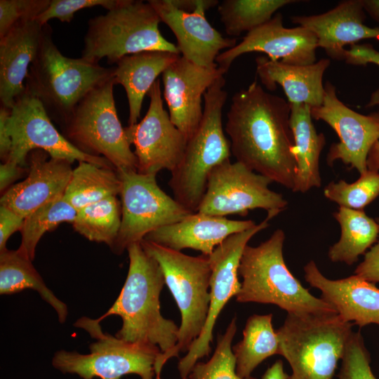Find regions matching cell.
<instances>
[{
  "mask_svg": "<svg viewBox=\"0 0 379 379\" xmlns=\"http://www.w3.org/2000/svg\"><path fill=\"white\" fill-rule=\"evenodd\" d=\"M155 379H161L160 375H155Z\"/></svg>",
  "mask_w": 379,
  "mask_h": 379,
  "instance_id": "obj_49",
  "label": "cell"
},
{
  "mask_svg": "<svg viewBox=\"0 0 379 379\" xmlns=\"http://www.w3.org/2000/svg\"><path fill=\"white\" fill-rule=\"evenodd\" d=\"M161 21L173 32L182 56L199 66H216L215 60L222 49L237 45L234 38L224 37L207 20L204 8L187 13L174 7L170 0L147 1Z\"/></svg>",
  "mask_w": 379,
  "mask_h": 379,
  "instance_id": "obj_20",
  "label": "cell"
},
{
  "mask_svg": "<svg viewBox=\"0 0 379 379\" xmlns=\"http://www.w3.org/2000/svg\"><path fill=\"white\" fill-rule=\"evenodd\" d=\"M341 360L338 379H378L372 371L370 354L359 331H353Z\"/></svg>",
  "mask_w": 379,
  "mask_h": 379,
  "instance_id": "obj_37",
  "label": "cell"
},
{
  "mask_svg": "<svg viewBox=\"0 0 379 379\" xmlns=\"http://www.w3.org/2000/svg\"><path fill=\"white\" fill-rule=\"evenodd\" d=\"M25 218L8 207L0 206V251L6 248L9 237L22 229Z\"/></svg>",
  "mask_w": 379,
  "mask_h": 379,
  "instance_id": "obj_41",
  "label": "cell"
},
{
  "mask_svg": "<svg viewBox=\"0 0 379 379\" xmlns=\"http://www.w3.org/2000/svg\"><path fill=\"white\" fill-rule=\"evenodd\" d=\"M8 128L12 147L7 161L20 166H27V159L30 152L42 149L51 157L115 168L105 158L88 154L74 146L55 128L39 100L26 89L11 109Z\"/></svg>",
  "mask_w": 379,
  "mask_h": 379,
  "instance_id": "obj_14",
  "label": "cell"
},
{
  "mask_svg": "<svg viewBox=\"0 0 379 379\" xmlns=\"http://www.w3.org/2000/svg\"><path fill=\"white\" fill-rule=\"evenodd\" d=\"M290 114L288 101L255 81L232 96L225 129L236 161L292 190L296 164Z\"/></svg>",
  "mask_w": 379,
  "mask_h": 379,
  "instance_id": "obj_1",
  "label": "cell"
},
{
  "mask_svg": "<svg viewBox=\"0 0 379 379\" xmlns=\"http://www.w3.org/2000/svg\"><path fill=\"white\" fill-rule=\"evenodd\" d=\"M338 313L287 314L277 330L279 353L288 362V379H332L353 333Z\"/></svg>",
  "mask_w": 379,
  "mask_h": 379,
  "instance_id": "obj_6",
  "label": "cell"
},
{
  "mask_svg": "<svg viewBox=\"0 0 379 379\" xmlns=\"http://www.w3.org/2000/svg\"><path fill=\"white\" fill-rule=\"evenodd\" d=\"M272 182L244 164L227 159L211 171L197 212L217 217L246 216L250 210L260 208L272 219L288 206L281 193L270 190Z\"/></svg>",
  "mask_w": 379,
  "mask_h": 379,
  "instance_id": "obj_12",
  "label": "cell"
},
{
  "mask_svg": "<svg viewBox=\"0 0 379 379\" xmlns=\"http://www.w3.org/2000/svg\"><path fill=\"white\" fill-rule=\"evenodd\" d=\"M122 0H51L48 6L36 18L41 26L56 18L63 22H70L75 13L79 10L102 6L110 11L121 3Z\"/></svg>",
  "mask_w": 379,
  "mask_h": 379,
  "instance_id": "obj_39",
  "label": "cell"
},
{
  "mask_svg": "<svg viewBox=\"0 0 379 379\" xmlns=\"http://www.w3.org/2000/svg\"><path fill=\"white\" fill-rule=\"evenodd\" d=\"M225 85V79L220 77L204 93L201 121L187 142L181 161L171 172L168 185L175 200L192 213L198 211L213 169L230 159L232 154L222 123L227 98Z\"/></svg>",
  "mask_w": 379,
  "mask_h": 379,
  "instance_id": "obj_5",
  "label": "cell"
},
{
  "mask_svg": "<svg viewBox=\"0 0 379 379\" xmlns=\"http://www.w3.org/2000/svg\"><path fill=\"white\" fill-rule=\"evenodd\" d=\"M272 314L250 316L243 330V338L232 347L236 373L250 378L254 369L267 358L279 353V341L272 326Z\"/></svg>",
  "mask_w": 379,
  "mask_h": 379,
  "instance_id": "obj_30",
  "label": "cell"
},
{
  "mask_svg": "<svg viewBox=\"0 0 379 379\" xmlns=\"http://www.w3.org/2000/svg\"><path fill=\"white\" fill-rule=\"evenodd\" d=\"M170 2L176 8L187 13H193L201 8L208 10L220 3L218 0H170Z\"/></svg>",
  "mask_w": 379,
  "mask_h": 379,
  "instance_id": "obj_45",
  "label": "cell"
},
{
  "mask_svg": "<svg viewBox=\"0 0 379 379\" xmlns=\"http://www.w3.org/2000/svg\"><path fill=\"white\" fill-rule=\"evenodd\" d=\"M364 11L362 0H346L326 13L293 16L291 21L311 31L317 37L318 48L331 58L344 60L345 46L366 39H379V27L364 23Z\"/></svg>",
  "mask_w": 379,
  "mask_h": 379,
  "instance_id": "obj_21",
  "label": "cell"
},
{
  "mask_svg": "<svg viewBox=\"0 0 379 379\" xmlns=\"http://www.w3.org/2000/svg\"><path fill=\"white\" fill-rule=\"evenodd\" d=\"M43 34L44 26L30 20L17 23L0 38L1 106L11 109L25 91L29 68Z\"/></svg>",
  "mask_w": 379,
  "mask_h": 379,
  "instance_id": "obj_24",
  "label": "cell"
},
{
  "mask_svg": "<svg viewBox=\"0 0 379 379\" xmlns=\"http://www.w3.org/2000/svg\"><path fill=\"white\" fill-rule=\"evenodd\" d=\"M129 267L122 289L112 307L98 318L101 321L110 315L122 319L116 336L131 343H149L161 353L154 365L155 375H160V364L178 343L179 327L161 313L160 294L165 284L162 270L140 242L126 248Z\"/></svg>",
  "mask_w": 379,
  "mask_h": 379,
  "instance_id": "obj_2",
  "label": "cell"
},
{
  "mask_svg": "<svg viewBox=\"0 0 379 379\" xmlns=\"http://www.w3.org/2000/svg\"><path fill=\"white\" fill-rule=\"evenodd\" d=\"M32 289L56 312L60 324L66 321L68 314L67 305L48 288L32 260L18 250L0 251V293L11 295Z\"/></svg>",
  "mask_w": 379,
  "mask_h": 379,
  "instance_id": "obj_29",
  "label": "cell"
},
{
  "mask_svg": "<svg viewBox=\"0 0 379 379\" xmlns=\"http://www.w3.org/2000/svg\"><path fill=\"white\" fill-rule=\"evenodd\" d=\"M51 0H1L0 38L20 22L36 20Z\"/></svg>",
  "mask_w": 379,
  "mask_h": 379,
  "instance_id": "obj_38",
  "label": "cell"
},
{
  "mask_svg": "<svg viewBox=\"0 0 379 379\" xmlns=\"http://www.w3.org/2000/svg\"><path fill=\"white\" fill-rule=\"evenodd\" d=\"M255 225L252 220H230L196 212L151 232L143 239L178 251L192 248L209 256L229 236Z\"/></svg>",
  "mask_w": 379,
  "mask_h": 379,
  "instance_id": "obj_23",
  "label": "cell"
},
{
  "mask_svg": "<svg viewBox=\"0 0 379 379\" xmlns=\"http://www.w3.org/2000/svg\"><path fill=\"white\" fill-rule=\"evenodd\" d=\"M349 183L344 180L330 182L324 189V195L339 206L361 210L379 196V171L367 170Z\"/></svg>",
  "mask_w": 379,
  "mask_h": 379,
  "instance_id": "obj_35",
  "label": "cell"
},
{
  "mask_svg": "<svg viewBox=\"0 0 379 379\" xmlns=\"http://www.w3.org/2000/svg\"><path fill=\"white\" fill-rule=\"evenodd\" d=\"M237 332L234 317L225 332L220 335L211 358L206 362H197L188 375L190 379H255L241 378L236 373V360L232 343Z\"/></svg>",
  "mask_w": 379,
  "mask_h": 379,
  "instance_id": "obj_36",
  "label": "cell"
},
{
  "mask_svg": "<svg viewBox=\"0 0 379 379\" xmlns=\"http://www.w3.org/2000/svg\"><path fill=\"white\" fill-rule=\"evenodd\" d=\"M311 115L328 124L338 135L340 141L332 144L327 153L329 166L339 160L359 174L368 170V152L379 140V112L368 115L356 112L339 100L335 86L326 81L323 103L311 108Z\"/></svg>",
  "mask_w": 379,
  "mask_h": 379,
  "instance_id": "obj_16",
  "label": "cell"
},
{
  "mask_svg": "<svg viewBox=\"0 0 379 379\" xmlns=\"http://www.w3.org/2000/svg\"><path fill=\"white\" fill-rule=\"evenodd\" d=\"M117 172L121 181V222L111 248L115 253H122L130 244L140 242L151 232L192 213L159 187L157 174Z\"/></svg>",
  "mask_w": 379,
  "mask_h": 379,
  "instance_id": "obj_11",
  "label": "cell"
},
{
  "mask_svg": "<svg viewBox=\"0 0 379 379\" xmlns=\"http://www.w3.org/2000/svg\"><path fill=\"white\" fill-rule=\"evenodd\" d=\"M121 222V204L112 196L78 210L72 225L88 240L105 243L112 248Z\"/></svg>",
  "mask_w": 379,
  "mask_h": 379,
  "instance_id": "obj_33",
  "label": "cell"
},
{
  "mask_svg": "<svg viewBox=\"0 0 379 379\" xmlns=\"http://www.w3.org/2000/svg\"><path fill=\"white\" fill-rule=\"evenodd\" d=\"M330 62L322 58L313 64L294 65L262 55L255 58L257 75L267 90L274 91L279 84L290 104H306L311 108L323 103V77Z\"/></svg>",
  "mask_w": 379,
  "mask_h": 379,
  "instance_id": "obj_25",
  "label": "cell"
},
{
  "mask_svg": "<svg viewBox=\"0 0 379 379\" xmlns=\"http://www.w3.org/2000/svg\"><path fill=\"white\" fill-rule=\"evenodd\" d=\"M113 77L93 89L60 125L65 138L81 152L105 158L117 171H137L136 157L118 117Z\"/></svg>",
  "mask_w": 379,
  "mask_h": 379,
  "instance_id": "obj_9",
  "label": "cell"
},
{
  "mask_svg": "<svg viewBox=\"0 0 379 379\" xmlns=\"http://www.w3.org/2000/svg\"><path fill=\"white\" fill-rule=\"evenodd\" d=\"M140 244L159 263L181 314L178 343L161 361V371L168 359L188 351L205 325L210 304L211 260L209 256L188 255L145 239Z\"/></svg>",
  "mask_w": 379,
  "mask_h": 379,
  "instance_id": "obj_8",
  "label": "cell"
},
{
  "mask_svg": "<svg viewBox=\"0 0 379 379\" xmlns=\"http://www.w3.org/2000/svg\"><path fill=\"white\" fill-rule=\"evenodd\" d=\"M11 115V109L1 106L0 109V157L3 162L8 159L11 147L12 138L8 128V120Z\"/></svg>",
  "mask_w": 379,
  "mask_h": 379,
  "instance_id": "obj_43",
  "label": "cell"
},
{
  "mask_svg": "<svg viewBox=\"0 0 379 379\" xmlns=\"http://www.w3.org/2000/svg\"><path fill=\"white\" fill-rule=\"evenodd\" d=\"M270 220L267 216L254 227L229 236L209 255L211 276L208 312L200 335L178 362V369L182 379L188 377L199 359L209 355L213 331L219 314L230 298L236 296L241 288L238 268L243 251L254 235L270 226Z\"/></svg>",
  "mask_w": 379,
  "mask_h": 379,
  "instance_id": "obj_13",
  "label": "cell"
},
{
  "mask_svg": "<svg viewBox=\"0 0 379 379\" xmlns=\"http://www.w3.org/2000/svg\"><path fill=\"white\" fill-rule=\"evenodd\" d=\"M288 375L284 371L282 361L277 360L267 369L262 379H288Z\"/></svg>",
  "mask_w": 379,
  "mask_h": 379,
  "instance_id": "obj_47",
  "label": "cell"
},
{
  "mask_svg": "<svg viewBox=\"0 0 379 379\" xmlns=\"http://www.w3.org/2000/svg\"><path fill=\"white\" fill-rule=\"evenodd\" d=\"M379 225V217L375 218ZM354 274L371 283L379 282V236L376 243L364 254V258L354 270Z\"/></svg>",
  "mask_w": 379,
  "mask_h": 379,
  "instance_id": "obj_40",
  "label": "cell"
},
{
  "mask_svg": "<svg viewBox=\"0 0 379 379\" xmlns=\"http://www.w3.org/2000/svg\"><path fill=\"white\" fill-rule=\"evenodd\" d=\"M225 72L218 65L206 67L180 56L162 73L164 96L172 123L187 140L197 131L203 109L202 97Z\"/></svg>",
  "mask_w": 379,
  "mask_h": 379,
  "instance_id": "obj_18",
  "label": "cell"
},
{
  "mask_svg": "<svg viewBox=\"0 0 379 379\" xmlns=\"http://www.w3.org/2000/svg\"><path fill=\"white\" fill-rule=\"evenodd\" d=\"M77 212L64 195L36 209L24 220L20 230L21 244L18 251L32 261L36 246L45 232L65 222L73 223Z\"/></svg>",
  "mask_w": 379,
  "mask_h": 379,
  "instance_id": "obj_34",
  "label": "cell"
},
{
  "mask_svg": "<svg viewBox=\"0 0 379 379\" xmlns=\"http://www.w3.org/2000/svg\"><path fill=\"white\" fill-rule=\"evenodd\" d=\"M147 95L150 100L145 116L124 127L125 133L129 144L135 146L138 173L157 174L163 169L171 172L181 161L187 140L164 107L159 79Z\"/></svg>",
  "mask_w": 379,
  "mask_h": 379,
  "instance_id": "obj_15",
  "label": "cell"
},
{
  "mask_svg": "<svg viewBox=\"0 0 379 379\" xmlns=\"http://www.w3.org/2000/svg\"><path fill=\"white\" fill-rule=\"evenodd\" d=\"M160 22L148 1L122 0L106 14L88 20L81 58L94 63L106 58L108 63L116 64L126 55L142 51L180 54L161 34Z\"/></svg>",
  "mask_w": 379,
  "mask_h": 379,
  "instance_id": "obj_7",
  "label": "cell"
},
{
  "mask_svg": "<svg viewBox=\"0 0 379 379\" xmlns=\"http://www.w3.org/2000/svg\"><path fill=\"white\" fill-rule=\"evenodd\" d=\"M333 215L340 225V237L330 246L328 258L333 262L351 265L376 243L379 225L361 210L339 206Z\"/></svg>",
  "mask_w": 379,
  "mask_h": 379,
  "instance_id": "obj_28",
  "label": "cell"
},
{
  "mask_svg": "<svg viewBox=\"0 0 379 379\" xmlns=\"http://www.w3.org/2000/svg\"><path fill=\"white\" fill-rule=\"evenodd\" d=\"M346 63L352 65H366L368 63L379 66V51L371 44H354L345 51Z\"/></svg>",
  "mask_w": 379,
  "mask_h": 379,
  "instance_id": "obj_42",
  "label": "cell"
},
{
  "mask_svg": "<svg viewBox=\"0 0 379 379\" xmlns=\"http://www.w3.org/2000/svg\"><path fill=\"white\" fill-rule=\"evenodd\" d=\"M296 0H224L218 12L226 33L238 36L249 32L271 20L279 8L299 2Z\"/></svg>",
  "mask_w": 379,
  "mask_h": 379,
  "instance_id": "obj_32",
  "label": "cell"
},
{
  "mask_svg": "<svg viewBox=\"0 0 379 379\" xmlns=\"http://www.w3.org/2000/svg\"><path fill=\"white\" fill-rule=\"evenodd\" d=\"M180 56L168 51H149L126 55L116 62L113 77L127 95L128 126L138 123L144 98L158 76Z\"/></svg>",
  "mask_w": 379,
  "mask_h": 379,
  "instance_id": "obj_26",
  "label": "cell"
},
{
  "mask_svg": "<svg viewBox=\"0 0 379 379\" xmlns=\"http://www.w3.org/2000/svg\"><path fill=\"white\" fill-rule=\"evenodd\" d=\"M312 119L310 105L291 104V151L296 164L293 192L305 193L321 185L319 159L326 138L322 133H317Z\"/></svg>",
  "mask_w": 379,
  "mask_h": 379,
  "instance_id": "obj_27",
  "label": "cell"
},
{
  "mask_svg": "<svg viewBox=\"0 0 379 379\" xmlns=\"http://www.w3.org/2000/svg\"><path fill=\"white\" fill-rule=\"evenodd\" d=\"M303 269L305 281L321 291V298L335 308L342 319L359 327L371 324L379 326V288L373 283L356 274L328 279L313 260Z\"/></svg>",
  "mask_w": 379,
  "mask_h": 379,
  "instance_id": "obj_22",
  "label": "cell"
},
{
  "mask_svg": "<svg viewBox=\"0 0 379 379\" xmlns=\"http://www.w3.org/2000/svg\"><path fill=\"white\" fill-rule=\"evenodd\" d=\"M114 70V66L104 67L81 57L63 55L46 24L25 89L39 100L51 119L60 124L90 91L113 78Z\"/></svg>",
  "mask_w": 379,
  "mask_h": 379,
  "instance_id": "obj_4",
  "label": "cell"
},
{
  "mask_svg": "<svg viewBox=\"0 0 379 379\" xmlns=\"http://www.w3.org/2000/svg\"><path fill=\"white\" fill-rule=\"evenodd\" d=\"M317 48V37L311 31L301 26L284 27L282 15L277 13L268 22L248 32L239 44L220 53L215 63L226 73L239 56L260 52L272 60L307 65L316 62Z\"/></svg>",
  "mask_w": 379,
  "mask_h": 379,
  "instance_id": "obj_17",
  "label": "cell"
},
{
  "mask_svg": "<svg viewBox=\"0 0 379 379\" xmlns=\"http://www.w3.org/2000/svg\"><path fill=\"white\" fill-rule=\"evenodd\" d=\"M26 171V168L11 161L3 162L0 166V190L4 192Z\"/></svg>",
  "mask_w": 379,
  "mask_h": 379,
  "instance_id": "obj_44",
  "label": "cell"
},
{
  "mask_svg": "<svg viewBox=\"0 0 379 379\" xmlns=\"http://www.w3.org/2000/svg\"><path fill=\"white\" fill-rule=\"evenodd\" d=\"M285 238L283 230L278 228L258 246H245L238 268L242 281L236 300L273 304L287 314L337 313L324 299L312 295L289 271L283 255Z\"/></svg>",
  "mask_w": 379,
  "mask_h": 379,
  "instance_id": "obj_3",
  "label": "cell"
},
{
  "mask_svg": "<svg viewBox=\"0 0 379 379\" xmlns=\"http://www.w3.org/2000/svg\"><path fill=\"white\" fill-rule=\"evenodd\" d=\"M362 3L364 11L379 22V0H362Z\"/></svg>",
  "mask_w": 379,
  "mask_h": 379,
  "instance_id": "obj_48",
  "label": "cell"
},
{
  "mask_svg": "<svg viewBox=\"0 0 379 379\" xmlns=\"http://www.w3.org/2000/svg\"><path fill=\"white\" fill-rule=\"evenodd\" d=\"M114 168L79 162L64 193L65 200L77 211L109 197L120 194L121 181Z\"/></svg>",
  "mask_w": 379,
  "mask_h": 379,
  "instance_id": "obj_31",
  "label": "cell"
},
{
  "mask_svg": "<svg viewBox=\"0 0 379 379\" xmlns=\"http://www.w3.org/2000/svg\"><path fill=\"white\" fill-rule=\"evenodd\" d=\"M97 319H79L74 326L86 331L95 342L89 345L88 354L59 350L52 358V366L63 373L82 379H120L127 374L141 379H153L154 365L161 353L149 343H131L103 333Z\"/></svg>",
  "mask_w": 379,
  "mask_h": 379,
  "instance_id": "obj_10",
  "label": "cell"
},
{
  "mask_svg": "<svg viewBox=\"0 0 379 379\" xmlns=\"http://www.w3.org/2000/svg\"><path fill=\"white\" fill-rule=\"evenodd\" d=\"M378 105H379V88L371 94L366 106L372 107ZM366 166L368 170L379 171V140L373 144L368 152Z\"/></svg>",
  "mask_w": 379,
  "mask_h": 379,
  "instance_id": "obj_46",
  "label": "cell"
},
{
  "mask_svg": "<svg viewBox=\"0 0 379 379\" xmlns=\"http://www.w3.org/2000/svg\"><path fill=\"white\" fill-rule=\"evenodd\" d=\"M42 149L27 156V177L9 187L1 197L5 206L25 218L47 203L64 195L73 170L72 161L51 157Z\"/></svg>",
  "mask_w": 379,
  "mask_h": 379,
  "instance_id": "obj_19",
  "label": "cell"
}]
</instances>
